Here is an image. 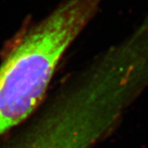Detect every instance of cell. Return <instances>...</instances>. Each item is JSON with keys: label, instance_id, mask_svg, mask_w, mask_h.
I'll list each match as a JSON object with an SVG mask.
<instances>
[{"label": "cell", "instance_id": "cell-1", "mask_svg": "<svg viewBox=\"0 0 148 148\" xmlns=\"http://www.w3.org/2000/svg\"><path fill=\"white\" fill-rule=\"evenodd\" d=\"M148 89V54L120 40L60 88L10 148H93Z\"/></svg>", "mask_w": 148, "mask_h": 148}, {"label": "cell", "instance_id": "cell-2", "mask_svg": "<svg viewBox=\"0 0 148 148\" xmlns=\"http://www.w3.org/2000/svg\"><path fill=\"white\" fill-rule=\"evenodd\" d=\"M104 0H63L23 31L0 64V137L43 103L67 50Z\"/></svg>", "mask_w": 148, "mask_h": 148}]
</instances>
